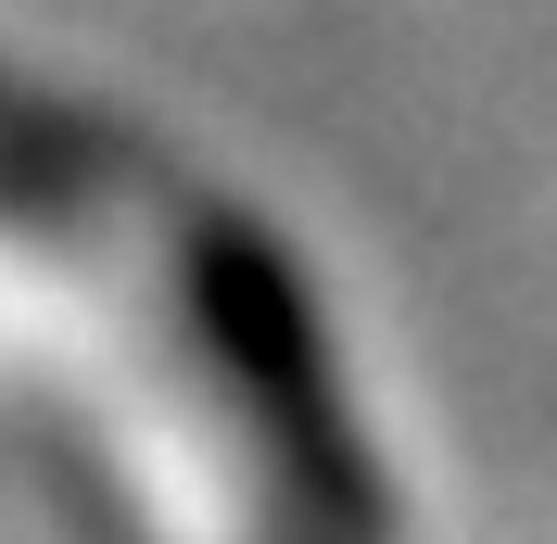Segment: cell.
<instances>
[{"mask_svg":"<svg viewBox=\"0 0 557 544\" xmlns=\"http://www.w3.org/2000/svg\"><path fill=\"white\" fill-rule=\"evenodd\" d=\"M0 228L152 317L165 368L190 380L203 431L228 443L253 494V544H393L381 469L343 418L330 330H317L292 254L242 203L177 177L152 139L0 76Z\"/></svg>","mask_w":557,"mask_h":544,"instance_id":"cell-1","label":"cell"}]
</instances>
